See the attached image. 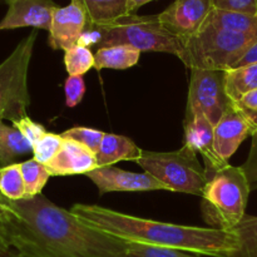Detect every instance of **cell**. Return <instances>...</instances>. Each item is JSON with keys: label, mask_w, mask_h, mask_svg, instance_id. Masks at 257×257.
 Listing matches in <instances>:
<instances>
[{"label": "cell", "mask_w": 257, "mask_h": 257, "mask_svg": "<svg viewBox=\"0 0 257 257\" xmlns=\"http://www.w3.org/2000/svg\"><path fill=\"white\" fill-rule=\"evenodd\" d=\"M0 238L20 257H127V241L87 225L45 196L10 201Z\"/></svg>", "instance_id": "6da1fadb"}, {"label": "cell", "mask_w": 257, "mask_h": 257, "mask_svg": "<svg viewBox=\"0 0 257 257\" xmlns=\"http://www.w3.org/2000/svg\"><path fill=\"white\" fill-rule=\"evenodd\" d=\"M69 211L87 225L127 242L178 248L210 257H235L238 251V240L233 231L160 222L98 205L77 203Z\"/></svg>", "instance_id": "7a4b0ae2"}, {"label": "cell", "mask_w": 257, "mask_h": 257, "mask_svg": "<svg viewBox=\"0 0 257 257\" xmlns=\"http://www.w3.org/2000/svg\"><path fill=\"white\" fill-rule=\"evenodd\" d=\"M78 44H95L97 49L112 45H127L138 52H160L180 55L183 42L168 32L158 15H125L112 23L85 28Z\"/></svg>", "instance_id": "3957f363"}, {"label": "cell", "mask_w": 257, "mask_h": 257, "mask_svg": "<svg viewBox=\"0 0 257 257\" xmlns=\"http://www.w3.org/2000/svg\"><path fill=\"white\" fill-rule=\"evenodd\" d=\"M206 185L201 210L210 227L233 231L246 215L250 185L241 167L230 163L221 168H205Z\"/></svg>", "instance_id": "277c9868"}, {"label": "cell", "mask_w": 257, "mask_h": 257, "mask_svg": "<svg viewBox=\"0 0 257 257\" xmlns=\"http://www.w3.org/2000/svg\"><path fill=\"white\" fill-rule=\"evenodd\" d=\"M256 40L255 35L203 25L197 34L183 43L178 58L190 69L228 70Z\"/></svg>", "instance_id": "5b68a950"}, {"label": "cell", "mask_w": 257, "mask_h": 257, "mask_svg": "<svg viewBox=\"0 0 257 257\" xmlns=\"http://www.w3.org/2000/svg\"><path fill=\"white\" fill-rule=\"evenodd\" d=\"M136 163L146 173L162 182L168 191L202 196L206 185V170L197 160V153L186 146L175 152L142 150Z\"/></svg>", "instance_id": "8992f818"}, {"label": "cell", "mask_w": 257, "mask_h": 257, "mask_svg": "<svg viewBox=\"0 0 257 257\" xmlns=\"http://www.w3.org/2000/svg\"><path fill=\"white\" fill-rule=\"evenodd\" d=\"M37 35L34 29L0 63V120L14 122L28 115L30 104L28 73Z\"/></svg>", "instance_id": "52a82bcc"}, {"label": "cell", "mask_w": 257, "mask_h": 257, "mask_svg": "<svg viewBox=\"0 0 257 257\" xmlns=\"http://www.w3.org/2000/svg\"><path fill=\"white\" fill-rule=\"evenodd\" d=\"M232 103L226 90V70L191 69L186 117L202 114L215 127Z\"/></svg>", "instance_id": "ba28073f"}, {"label": "cell", "mask_w": 257, "mask_h": 257, "mask_svg": "<svg viewBox=\"0 0 257 257\" xmlns=\"http://www.w3.org/2000/svg\"><path fill=\"white\" fill-rule=\"evenodd\" d=\"M213 9V0H175L158 14V20L185 43L200 32Z\"/></svg>", "instance_id": "9c48e42d"}, {"label": "cell", "mask_w": 257, "mask_h": 257, "mask_svg": "<svg viewBox=\"0 0 257 257\" xmlns=\"http://www.w3.org/2000/svg\"><path fill=\"white\" fill-rule=\"evenodd\" d=\"M85 176L97 186L100 195L109 192L168 191V188L162 182L148 173L128 172L113 166L98 167Z\"/></svg>", "instance_id": "30bf717a"}, {"label": "cell", "mask_w": 257, "mask_h": 257, "mask_svg": "<svg viewBox=\"0 0 257 257\" xmlns=\"http://www.w3.org/2000/svg\"><path fill=\"white\" fill-rule=\"evenodd\" d=\"M84 9L77 0H70L67 7H57L53 13L48 43L52 49L68 50L78 44L87 28Z\"/></svg>", "instance_id": "8fae6325"}, {"label": "cell", "mask_w": 257, "mask_h": 257, "mask_svg": "<svg viewBox=\"0 0 257 257\" xmlns=\"http://www.w3.org/2000/svg\"><path fill=\"white\" fill-rule=\"evenodd\" d=\"M8 12L0 20L2 30L32 27L49 32L57 5L53 0H7Z\"/></svg>", "instance_id": "7c38bea8"}, {"label": "cell", "mask_w": 257, "mask_h": 257, "mask_svg": "<svg viewBox=\"0 0 257 257\" xmlns=\"http://www.w3.org/2000/svg\"><path fill=\"white\" fill-rule=\"evenodd\" d=\"M215 152L225 162H228L241 143L253 135L252 125L240 112L235 103L230 105L220 122L215 125Z\"/></svg>", "instance_id": "4fadbf2b"}, {"label": "cell", "mask_w": 257, "mask_h": 257, "mask_svg": "<svg viewBox=\"0 0 257 257\" xmlns=\"http://www.w3.org/2000/svg\"><path fill=\"white\" fill-rule=\"evenodd\" d=\"M44 166L50 176L87 175L98 168L95 153L85 146L64 137L57 155Z\"/></svg>", "instance_id": "5bb4252c"}, {"label": "cell", "mask_w": 257, "mask_h": 257, "mask_svg": "<svg viewBox=\"0 0 257 257\" xmlns=\"http://www.w3.org/2000/svg\"><path fill=\"white\" fill-rule=\"evenodd\" d=\"M213 131L215 127L202 114L186 117L183 146L202 156L205 168H221L228 165V162H225L216 155L213 147L215 142Z\"/></svg>", "instance_id": "9a60e30c"}, {"label": "cell", "mask_w": 257, "mask_h": 257, "mask_svg": "<svg viewBox=\"0 0 257 257\" xmlns=\"http://www.w3.org/2000/svg\"><path fill=\"white\" fill-rule=\"evenodd\" d=\"M141 153L142 150L128 137L104 133L99 150L95 153V158L98 167H107L122 161L136 162Z\"/></svg>", "instance_id": "2e32d148"}, {"label": "cell", "mask_w": 257, "mask_h": 257, "mask_svg": "<svg viewBox=\"0 0 257 257\" xmlns=\"http://www.w3.org/2000/svg\"><path fill=\"white\" fill-rule=\"evenodd\" d=\"M84 9L88 27L112 23L128 15L127 0H77Z\"/></svg>", "instance_id": "e0dca14e"}, {"label": "cell", "mask_w": 257, "mask_h": 257, "mask_svg": "<svg viewBox=\"0 0 257 257\" xmlns=\"http://www.w3.org/2000/svg\"><path fill=\"white\" fill-rule=\"evenodd\" d=\"M203 25L257 37V15L213 9Z\"/></svg>", "instance_id": "ac0fdd59"}, {"label": "cell", "mask_w": 257, "mask_h": 257, "mask_svg": "<svg viewBox=\"0 0 257 257\" xmlns=\"http://www.w3.org/2000/svg\"><path fill=\"white\" fill-rule=\"evenodd\" d=\"M141 52L127 45H112L97 49L94 54V68L102 69L123 70L138 63Z\"/></svg>", "instance_id": "d6986e66"}, {"label": "cell", "mask_w": 257, "mask_h": 257, "mask_svg": "<svg viewBox=\"0 0 257 257\" xmlns=\"http://www.w3.org/2000/svg\"><path fill=\"white\" fill-rule=\"evenodd\" d=\"M29 152H33V146L19 130L0 120V168L12 165L15 158Z\"/></svg>", "instance_id": "ffe728a7"}, {"label": "cell", "mask_w": 257, "mask_h": 257, "mask_svg": "<svg viewBox=\"0 0 257 257\" xmlns=\"http://www.w3.org/2000/svg\"><path fill=\"white\" fill-rule=\"evenodd\" d=\"M226 90L233 102L246 93L257 90V64L226 70Z\"/></svg>", "instance_id": "44dd1931"}, {"label": "cell", "mask_w": 257, "mask_h": 257, "mask_svg": "<svg viewBox=\"0 0 257 257\" xmlns=\"http://www.w3.org/2000/svg\"><path fill=\"white\" fill-rule=\"evenodd\" d=\"M19 165L23 180H24L25 198H33L38 195H42V190L47 185L49 177H52L45 166L35 161L34 158L19 163Z\"/></svg>", "instance_id": "7402d4cb"}, {"label": "cell", "mask_w": 257, "mask_h": 257, "mask_svg": "<svg viewBox=\"0 0 257 257\" xmlns=\"http://www.w3.org/2000/svg\"><path fill=\"white\" fill-rule=\"evenodd\" d=\"M233 232L238 240V251L235 257H257V216H243Z\"/></svg>", "instance_id": "603a6c76"}, {"label": "cell", "mask_w": 257, "mask_h": 257, "mask_svg": "<svg viewBox=\"0 0 257 257\" xmlns=\"http://www.w3.org/2000/svg\"><path fill=\"white\" fill-rule=\"evenodd\" d=\"M0 195L10 201L25 198V186L19 163L0 168Z\"/></svg>", "instance_id": "cb8c5ba5"}, {"label": "cell", "mask_w": 257, "mask_h": 257, "mask_svg": "<svg viewBox=\"0 0 257 257\" xmlns=\"http://www.w3.org/2000/svg\"><path fill=\"white\" fill-rule=\"evenodd\" d=\"M64 64L69 75H83L94 67V54L89 48L77 44L64 52Z\"/></svg>", "instance_id": "d4e9b609"}, {"label": "cell", "mask_w": 257, "mask_h": 257, "mask_svg": "<svg viewBox=\"0 0 257 257\" xmlns=\"http://www.w3.org/2000/svg\"><path fill=\"white\" fill-rule=\"evenodd\" d=\"M127 257H203L178 248L162 247L140 242H128Z\"/></svg>", "instance_id": "484cf974"}, {"label": "cell", "mask_w": 257, "mask_h": 257, "mask_svg": "<svg viewBox=\"0 0 257 257\" xmlns=\"http://www.w3.org/2000/svg\"><path fill=\"white\" fill-rule=\"evenodd\" d=\"M63 143L62 135L47 132L34 146H33V155L34 160L42 165H47L54 158L58 151L60 150Z\"/></svg>", "instance_id": "4316f807"}, {"label": "cell", "mask_w": 257, "mask_h": 257, "mask_svg": "<svg viewBox=\"0 0 257 257\" xmlns=\"http://www.w3.org/2000/svg\"><path fill=\"white\" fill-rule=\"evenodd\" d=\"M62 137L75 141V142L89 148L93 153H97L103 137H104V132L99 130H94V128L73 127L63 132Z\"/></svg>", "instance_id": "83f0119b"}, {"label": "cell", "mask_w": 257, "mask_h": 257, "mask_svg": "<svg viewBox=\"0 0 257 257\" xmlns=\"http://www.w3.org/2000/svg\"><path fill=\"white\" fill-rule=\"evenodd\" d=\"M64 92L67 107L73 108L79 104L85 93V84L82 75H68L64 83Z\"/></svg>", "instance_id": "f1b7e54d"}, {"label": "cell", "mask_w": 257, "mask_h": 257, "mask_svg": "<svg viewBox=\"0 0 257 257\" xmlns=\"http://www.w3.org/2000/svg\"><path fill=\"white\" fill-rule=\"evenodd\" d=\"M13 123V127H15L17 130H19V132L27 138L30 142V145L34 146L43 136L47 133L44 125H42L40 123L34 122L33 119H30L29 117H23L20 119L14 120Z\"/></svg>", "instance_id": "f546056e"}, {"label": "cell", "mask_w": 257, "mask_h": 257, "mask_svg": "<svg viewBox=\"0 0 257 257\" xmlns=\"http://www.w3.org/2000/svg\"><path fill=\"white\" fill-rule=\"evenodd\" d=\"M236 107L240 109V112L245 115L253 128V132L257 130V90L246 93L243 97L233 102Z\"/></svg>", "instance_id": "4dcf8cb0"}, {"label": "cell", "mask_w": 257, "mask_h": 257, "mask_svg": "<svg viewBox=\"0 0 257 257\" xmlns=\"http://www.w3.org/2000/svg\"><path fill=\"white\" fill-rule=\"evenodd\" d=\"M251 137H252V142H251L250 153H248L247 160L241 166V168L247 177L250 190L255 191L257 190V130Z\"/></svg>", "instance_id": "1f68e13d"}, {"label": "cell", "mask_w": 257, "mask_h": 257, "mask_svg": "<svg viewBox=\"0 0 257 257\" xmlns=\"http://www.w3.org/2000/svg\"><path fill=\"white\" fill-rule=\"evenodd\" d=\"M216 9L257 15V0H213Z\"/></svg>", "instance_id": "d6a6232c"}, {"label": "cell", "mask_w": 257, "mask_h": 257, "mask_svg": "<svg viewBox=\"0 0 257 257\" xmlns=\"http://www.w3.org/2000/svg\"><path fill=\"white\" fill-rule=\"evenodd\" d=\"M251 64H257V40L246 50L245 54L241 57V59L233 65L231 69L233 68H240V67H246V65H251ZM230 70V69H228Z\"/></svg>", "instance_id": "836d02e7"}, {"label": "cell", "mask_w": 257, "mask_h": 257, "mask_svg": "<svg viewBox=\"0 0 257 257\" xmlns=\"http://www.w3.org/2000/svg\"><path fill=\"white\" fill-rule=\"evenodd\" d=\"M151 2H155V0H127V10H128V15H132L140 9L141 7L143 5L148 4Z\"/></svg>", "instance_id": "e575fe53"}, {"label": "cell", "mask_w": 257, "mask_h": 257, "mask_svg": "<svg viewBox=\"0 0 257 257\" xmlns=\"http://www.w3.org/2000/svg\"><path fill=\"white\" fill-rule=\"evenodd\" d=\"M0 257H20L19 253L0 238Z\"/></svg>", "instance_id": "d590c367"}, {"label": "cell", "mask_w": 257, "mask_h": 257, "mask_svg": "<svg viewBox=\"0 0 257 257\" xmlns=\"http://www.w3.org/2000/svg\"><path fill=\"white\" fill-rule=\"evenodd\" d=\"M3 198H4V197H3ZM3 198L0 200V228H2L3 223L7 221L8 216H9V208L7 207V205L4 203Z\"/></svg>", "instance_id": "8d00e7d4"}, {"label": "cell", "mask_w": 257, "mask_h": 257, "mask_svg": "<svg viewBox=\"0 0 257 257\" xmlns=\"http://www.w3.org/2000/svg\"><path fill=\"white\" fill-rule=\"evenodd\" d=\"M2 198H3V196H2V195H0V200H2Z\"/></svg>", "instance_id": "74e56055"}, {"label": "cell", "mask_w": 257, "mask_h": 257, "mask_svg": "<svg viewBox=\"0 0 257 257\" xmlns=\"http://www.w3.org/2000/svg\"><path fill=\"white\" fill-rule=\"evenodd\" d=\"M5 2H7V0H5Z\"/></svg>", "instance_id": "f35d334b"}]
</instances>
